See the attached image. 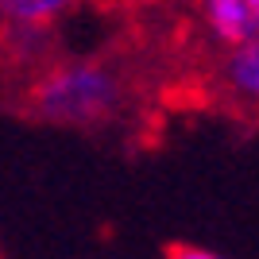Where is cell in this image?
<instances>
[{"label": "cell", "mask_w": 259, "mask_h": 259, "mask_svg": "<svg viewBox=\"0 0 259 259\" xmlns=\"http://www.w3.org/2000/svg\"><path fill=\"white\" fill-rule=\"evenodd\" d=\"M124 105V77L105 58H62L35 77L27 108L54 128H97Z\"/></svg>", "instance_id": "obj_1"}, {"label": "cell", "mask_w": 259, "mask_h": 259, "mask_svg": "<svg viewBox=\"0 0 259 259\" xmlns=\"http://www.w3.org/2000/svg\"><path fill=\"white\" fill-rule=\"evenodd\" d=\"M197 20L217 47H244L259 39V0H197Z\"/></svg>", "instance_id": "obj_2"}, {"label": "cell", "mask_w": 259, "mask_h": 259, "mask_svg": "<svg viewBox=\"0 0 259 259\" xmlns=\"http://www.w3.org/2000/svg\"><path fill=\"white\" fill-rule=\"evenodd\" d=\"M221 89L244 108H259V39L244 47H232L221 58Z\"/></svg>", "instance_id": "obj_3"}, {"label": "cell", "mask_w": 259, "mask_h": 259, "mask_svg": "<svg viewBox=\"0 0 259 259\" xmlns=\"http://www.w3.org/2000/svg\"><path fill=\"white\" fill-rule=\"evenodd\" d=\"M77 0H0V27H43L51 31L54 23H62Z\"/></svg>", "instance_id": "obj_4"}, {"label": "cell", "mask_w": 259, "mask_h": 259, "mask_svg": "<svg viewBox=\"0 0 259 259\" xmlns=\"http://www.w3.org/2000/svg\"><path fill=\"white\" fill-rule=\"evenodd\" d=\"M166 259H225V255H217L209 248H197V244H170Z\"/></svg>", "instance_id": "obj_5"}]
</instances>
